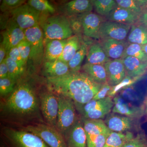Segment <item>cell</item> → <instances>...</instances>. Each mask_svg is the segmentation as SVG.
<instances>
[{
	"mask_svg": "<svg viewBox=\"0 0 147 147\" xmlns=\"http://www.w3.org/2000/svg\"><path fill=\"white\" fill-rule=\"evenodd\" d=\"M135 120L113 113L106 116L104 122L111 131L123 133L129 131L133 128Z\"/></svg>",
	"mask_w": 147,
	"mask_h": 147,
	"instance_id": "9a60e30c",
	"label": "cell"
},
{
	"mask_svg": "<svg viewBox=\"0 0 147 147\" xmlns=\"http://www.w3.org/2000/svg\"><path fill=\"white\" fill-rule=\"evenodd\" d=\"M20 55L23 62L26 66L28 62V60L30 59L31 52V47L30 44L26 40H23L20 42L17 46Z\"/></svg>",
	"mask_w": 147,
	"mask_h": 147,
	"instance_id": "60d3db41",
	"label": "cell"
},
{
	"mask_svg": "<svg viewBox=\"0 0 147 147\" xmlns=\"http://www.w3.org/2000/svg\"><path fill=\"white\" fill-rule=\"evenodd\" d=\"M142 47L144 52L147 55V44L146 45H142Z\"/></svg>",
	"mask_w": 147,
	"mask_h": 147,
	"instance_id": "681fc988",
	"label": "cell"
},
{
	"mask_svg": "<svg viewBox=\"0 0 147 147\" xmlns=\"http://www.w3.org/2000/svg\"><path fill=\"white\" fill-rule=\"evenodd\" d=\"M131 25L112 21H104L99 30V38L101 40L113 39L125 40Z\"/></svg>",
	"mask_w": 147,
	"mask_h": 147,
	"instance_id": "ba28073f",
	"label": "cell"
},
{
	"mask_svg": "<svg viewBox=\"0 0 147 147\" xmlns=\"http://www.w3.org/2000/svg\"><path fill=\"white\" fill-rule=\"evenodd\" d=\"M139 24H142L147 28V11H145L140 16Z\"/></svg>",
	"mask_w": 147,
	"mask_h": 147,
	"instance_id": "c3c4849f",
	"label": "cell"
},
{
	"mask_svg": "<svg viewBox=\"0 0 147 147\" xmlns=\"http://www.w3.org/2000/svg\"><path fill=\"white\" fill-rule=\"evenodd\" d=\"M7 56L9 57L11 59L16 62L19 66L23 68H25V65L22 60L21 55L17 46L11 48L7 52Z\"/></svg>",
	"mask_w": 147,
	"mask_h": 147,
	"instance_id": "7bdbcfd3",
	"label": "cell"
},
{
	"mask_svg": "<svg viewBox=\"0 0 147 147\" xmlns=\"http://www.w3.org/2000/svg\"><path fill=\"white\" fill-rule=\"evenodd\" d=\"M112 87L108 83L103 84L100 90L94 96L92 99L98 100L104 99L108 96V92L111 90Z\"/></svg>",
	"mask_w": 147,
	"mask_h": 147,
	"instance_id": "f6af8a7d",
	"label": "cell"
},
{
	"mask_svg": "<svg viewBox=\"0 0 147 147\" xmlns=\"http://www.w3.org/2000/svg\"><path fill=\"white\" fill-rule=\"evenodd\" d=\"M16 81L10 77L0 78V93L1 96H5L12 93L15 89Z\"/></svg>",
	"mask_w": 147,
	"mask_h": 147,
	"instance_id": "f35d334b",
	"label": "cell"
},
{
	"mask_svg": "<svg viewBox=\"0 0 147 147\" xmlns=\"http://www.w3.org/2000/svg\"><path fill=\"white\" fill-rule=\"evenodd\" d=\"M25 129V131L31 132L41 138L49 147H67L62 134L56 128L48 125H30Z\"/></svg>",
	"mask_w": 147,
	"mask_h": 147,
	"instance_id": "8992f818",
	"label": "cell"
},
{
	"mask_svg": "<svg viewBox=\"0 0 147 147\" xmlns=\"http://www.w3.org/2000/svg\"><path fill=\"white\" fill-rule=\"evenodd\" d=\"M83 42L81 41L79 37L75 34L67 39L62 54L59 59L68 63L80 49Z\"/></svg>",
	"mask_w": 147,
	"mask_h": 147,
	"instance_id": "d4e9b609",
	"label": "cell"
},
{
	"mask_svg": "<svg viewBox=\"0 0 147 147\" xmlns=\"http://www.w3.org/2000/svg\"><path fill=\"white\" fill-rule=\"evenodd\" d=\"M147 145V141L144 135L139 134L128 140L123 147H146Z\"/></svg>",
	"mask_w": 147,
	"mask_h": 147,
	"instance_id": "b9f144b4",
	"label": "cell"
},
{
	"mask_svg": "<svg viewBox=\"0 0 147 147\" xmlns=\"http://www.w3.org/2000/svg\"><path fill=\"white\" fill-rule=\"evenodd\" d=\"M26 1L24 0H3L0 6V9L2 12H10L26 3Z\"/></svg>",
	"mask_w": 147,
	"mask_h": 147,
	"instance_id": "ab89813d",
	"label": "cell"
},
{
	"mask_svg": "<svg viewBox=\"0 0 147 147\" xmlns=\"http://www.w3.org/2000/svg\"><path fill=\"white\" fill-rule=\"evenodd\" d=\"M82 68L84 72L98 84L103 85L107 83V74L104 65L86 63Z\"/></svg>",
	"mask_w": 147,
	"mask_h": 147,
	"instance_id": "cb8c5ba5",
	"label": "cell"
},
{
	"mask_svg": "<svg viewBox=\"0 0 147 147\" xmlns=\"http://www.w3.org/2000/svg\"><path fill=\"white\" fill-rule=\"evenodd\" d=\"M146 147H147V146H146Z\"/></svg>",
	"mask_w": 147,
	"mask_h": 147,
	"instance_id": "db71d44e",
	"label": "cell"
},
{
	"mask_svg": "<svg viewBox=\"0 0 147 147\" xmlns=\"http://www.w3.org/2000/svg\"><path fill=\"white\" fill-rule=\"evenodd\" d=\"M127 42L140 45L147 44V28L142 24L131 25L127 37Z\"/></svg>",
	"mask_w": 147,
	"mask_h": 147,
	"instance_id": "4316f807",
	"label": "cell"
},
{
	"mask_svg": "<svg viewBox=\"0 0 147 147\" xmlns=\"http://www.w3.org/2000/svg\"><path fill=\"white\" fill-rule=\"evenodd\" d=\"M146 84H147V76L146 77Z\"/></svg>",
	"mask_w": 147,
	"mask_h": 147,
	"instance_id": "f5cc1de1",
	"label": "cell"
},
{
	"mask_svg": "<svg viewBox=\"0 0 147 147\" xmlns=\"http://www.w3.org/2000/svg\"><path fill=\"white\" fill-rule=\"evenodd\" d=\"M5 61L8 67L9 77L17 81L24 74L25 68L19 66L7 56H6Z\"/></svg>",
	"mask_w": 147,
	"mask_h": 147,
	"instance_id": "e575fe53",
	"label": "cell"
},
{
	"mask_svg": "<svg viewBox=\"0 0 147 147\" xmlns=\"http://www.w3.org/2000/svg\"><path fill=\"white\" fill-rule=\"evenodd\" d=\"M104 65L107 74V83L111 86L119 84L127 75L122 59L110 61Z\"/></svg>",
	"mask_w": 147,
	"mask_h": 147,
	"instance_id": "5bb4252c",
	"label": "cell"
},
{
	"mask_svg": "<svg viewBox=\"0 0 147 147\" xmlns=\"http://www.w3.org/2000/svg\"><path fill=\"white\" fill-rule=\"evenodd\" d=\"M95 10L100 16L106 17L117 6L113 0H94L92 1Z\"/></svg>",
	"mask_w": 147,
	"mask_h": 147,
	"instance_id": "4dcf8cb0",
	"label": "cell"
},
{
	"mask_svg": "<svg viewBox=\"0 0 147 147\" xmlns=\"http://www.w3.org/2000/svg\"><path fill=\"white\" fill-rule=\"evenodd\" d=\"M44 69L47 77L58 78L65 76L70 73L68 63L60 60L45 61Z\"/></svg>",
	"mask_w": 147,
	"mask_h": 147,
	"instance_id": "44dd1931",
	"label": "cell"
},
{
	"mask_svg": "<svg viewBox=\"0 0 147 147\" xmlns=\"http://www.w3.org/2000/svg\"><path fill=\"white\" fill-rule=\"evenodd\" d=\"M6 106L11 112L19 115L34 112L37 108L38 100L32 87L27 82L19 84L7 99Z\"/></svg>",
	"mask_w": 147,
	"mask_h": 147,
	"instance_id": "7a4b0ae2",
	"label": "cell"
},
{
	"mask_svg": "<svg viewBox=\"0 0 147 147\" xmlns=\"http://www.w3.org/2000/svg\"><path fill=\"white\" fill-rule=\"evenodd\" d=\"M47 81L52 90L73 100L76 109L92 99L102 86L86 73L80 71L70 72L58 78L47 77Z\"/></svg>",
	"mask_w": 147,
	"mask_h": 147,
	"instance_id": "6da1fadb",
	"label": "cell"
},
{
	"mask_svg": "<svg viewBox=\"0 0 147 147\" xmlns=\"http://www.w3.org/2000/svg\"><path fill=\"white\" fill-rule=\"evenodd\" d=\"M44 43L53 40H65L73 35L69 20L65 15H54L40 20Z\"/></svg>",
	"mask_w": 147,
	"mask_h": 147,
	"instance_id": "3957f363",
	"label": "cell"
},
{
	"mask_svg": "<svg viewBox=\"0 0 147 147\" xmlns=\"http://www.w3.org/2000/svg\"><path fill=\"white\" fill-rule=\"evenodd\" d=\"M147 11V1L146 3V5H145L144 11Z\"/></svg>",
	"mask_w": 147,
	"mask_h": 147,
	"instance_id": "816d5d0a",
	"label": "cell"
},
{
	"mask_svg": "<svg viewBox=\"0 0 147 147\" xmlns=\"http://www.w3.org/2000/svg\"><path fill=\"white\" fill-rule=\"evenodd\" d=\"M27 3L41 14H53L56 11L55 7L47 0H29Z\"/></svg>",
	"mask_w": 147,
	"mask_h": 147,
	"instance_id": "836d02e7",
	"label": "cell"
},
{
	"mask_svg": "<svg viewBox=\"0 0 147 147\" xmlns=\"http://www.w3.org/2000/svg\"><path fill=\"white\" fill-rule=\"evenodd\" d=\"M11 18L22 30L40 25L41 13L27 3L10 11Z\"/></svg>",
	"mask_w": 147,
	"mask_h": 147,
	"instance_id": "52a82bcc",
	"label": "cell"
},
{
	"mask_svg": "<svg viewBox=\"0 0 147 147\" xmlns=\"http://www.w3.org/2000/svg\"><path fill=\"white\" fill-rule=\"evenodd\" d=\"M9 136L16 147H49L41 138L29 131L11 130Z\"/></svg>",
	"mask_w": 147,
	"mask_h": 147,
	"instance_id": "4fadbf2b",
	"label": "cell"
},
{
	"mask_svg": "<svg viewBox=\"0 0 147 147\" xmlns=\"http://www.w3.org/2000/svg\"><path fill=\"white\" fill-rule=\"evenodd\" d=\"M113 101L114 105L112 109L113 113L136 120L141 118L145 114L144 107L137 106L127 102L120 95L115 96Z\"/></svg>",
	"mask_w": 147,
	"mask_h": 147,
	"instance_id": "8fae6325",
	"label": "cell"
},
{
	"mask_svg": "<svg viewBox=\"0 0 147 147\" xmlns=\"http://www.w3.org/2000/svg\"><path fill=\"white\" fill-rule=\"evenodd\" d=\"M140 16L131 11L117 5L110 14L105 17L108 21L131 26L138 23Z\"/></svg>",
	"mask_w": 147,
	"mask_h": 147,
	"instance_id": "ac0fdd59",
	"label": "cell"
},
{
	"mask_svg": "<svg viewBox=\"0 0 147 147\" xmlns=\"http://www.w3.org/2000/svg\"><path fill=\"white\" fill-rule=\"evenodd\" d=\"M112 131L96 136H87L88 147H104L108 135Z\"/></svg>",
	"mask_w": 147,
	"mask_h": 147,
	"instance_id": "8d00e7d4",
	"label": "cell"
},
{
	"mask_svg": "<svg viewBox=\"0 0 147 147\" xmlns=\"http://www.w3.org/2000/svg\"><path fill=\"white\" fill-rule=\"evenodd\" d=\"M8 76V67L5 60L1 63H0V78H5Z\"/></svg>",
	"mask_w": 147,
	"mask_h": 147,
	"instance_id": "bcb514c9",
	"label": "cell"
},
{
	"mask_svg": "<svg viewBox=\"0 0 147 147\" xmlns=\"http://www.w3.org/2000/svg\"><path fill=\"white\" fill-rule=\"evenodd\" d=\"M93 9V5L92 1L73 0L65 3L63 9L65 14L70 17L92 12Z\"/></svg>",
	"mask_w": 147,
	"mask_h": 147,
	"instance_id": "d6986e66",
	"label": "cell"
},
{
	"mask_svg": "<svg viewBox=\"0 0 147 147\" xmlns=\"http://www.w3.org/2000/svg\"><path fill=\"white\" fill-rule=\"evenodd\" d=\"M67 147H88L83 121L78 120L65 136Z\"/></svg>",
	"mask_w": 147,
	"mask_h": 147,
	"instance_id": "2e32d148",
	"label": "cell"
},
{
	"mask_svg": "<svg viewBox=\"0 0 147 147\" xmlns=\"http://www.w3.org/2000/svg\"><path fill=\"white\" fill-rule=\"evenodd\" d=\"M59 100L57 128L65 137L78 120L76 114V108L73 100L63 96L59 95Z\"/></svg>",
	"mask_w": 147,
	"mask_h": 147,
	"instance_id": "277c9868",
	"label": "cell"
},
{
	"mask_svg": "<svg viewBox=\"0 0 147 147\" xmlns=\"http://www.w3.org/2000/svg\"><path fill=\"white\" fill-rule=\"evenodd\" d=\"M137 80V79H134L128 75H126L125 78L119 84L112 87L108 92V96L112 98L115 97L117 94L120 92L122 90L127 87L131 86Z\"/></svg>",
	"mask_w": 147,
	"mask_h": 147,
	"instance_id": "d590c367",
	"label": "cell"
},
{
	"mask_svg": "<svg viewBox=\"0 0 147 147\" xmlns=\"http://www.w3.org/2000/svg\"><path fill=\"white\" fill-rule=\"evenodd\" d=\"M69 18H71V20L69 19V20L73 32L79 37V34L82 32H83L82 22L79 16H71Z\"/></svg>",
	"mask_w": 147,
	"mask_h": 147,
	"instance_id": "ee69618b",
	"label": "cell"
},
{
	"mask_svg": "<svg viewBox=\"0 0 147 147\" xmlns=\"http://www.w3.org/2000/svg\"><path fill=\"white\" fill-rule=\"evenodd\" d=\"M127 75L138 79L146 72L147 63L143 62L137 58L127 57L122 59Z\"/></svg>",
	"mask_w": 147,
	"mask_h": 147,
	"instance_id": "ffe728a7",
	"label": "cell"
},
{
	"mask_svg": "<svg viewBox=\"0 0 147 147\" xmlns=\"http://www.w3.org/2000/svg\"><path fill=\"white\" fill-rule=\"evenodd\" d=\"M26 39L30 44V59L34 64L39 65L44 59L45 43L42 29L40 25L24 30Z\"/></svg>",
	"mask_w": 147,
	"mask_h": 147,
	"instance_id": "5b68a950",
	"label": "cell"
},
{
	"mask_svg": "<svg viewBox=\"0 0 147 147\" xmlns=\"http://www.w3.org/2000/svg\"><path fill=\"white\" fill-rule=\"evenodd\" d=\"M145 114L146 115L147 120V102H146V109L145 110Z\"/></svg>",
	"mask_w": 147,
	"mask_h": 147,
	"instance_id": "f907efd6",
	"label": "cell"
},
{
	"mask_svg": "<svg viewBox=\"0 0 147 147\" xmlns=\"http://www.w3.org/2000/svg\"><path fill=\"white\" fill-rule=\"evenodd\" d=\"M87 136H96L111 131L101 119H82Z\"/></svg>",
	"mask_w": 147,
	"mask_h": 147,
	"instance_id": "484cf974",
	"label": "cell"
},
{
	"mask_svg": "<svg viewBox=\"0 0 147 147\" xmlns=\"http://www.w3.org/2000/svg\"><path fill=\"white\" fill-rule=\"evenodd\" d=\"M133 137V134L129 131L124 133L111 131L104 147H123L125 144Z\"/></svg>",
	"mask_w": 147,
	"mask_h": 147,
	"instance_id": "f1b7e54d",
	"label": "cell"
},
{
	"mask_svg": "<svg viewBox=\"0 0 147 147\" xmlns=\"http://www.w3.org/2000/svg\"><path fill=\"white\" fill-rule=\"evenodd\" d=\"M86 63L91 64L104 65L111 59L106 55L101 44L98 42L92 44L87 52Z\"/></svg>",
	"mask_w": 147,
	"mask_h": 147,
	"instance_id": "603a6c76",
	"label": "cell"
},
{
	"mask_svg": "<svg viewBox=\"0 0 147 147\" xmlns=\"http://www.w3.org/2000/svg\"><path fill=\"white\" fill-rule=\"evenodd\" d=\"M115 1L118 6L129 9L140 16L144 11L147 1L117 0Z\"/></svg>",
	"mask_w": 147,
	"mask_h": 147,
	"instance_id": "1f68e13d",
	"label": "cell"
},
{
	"mask_svg": "<svg viewBox=\"0 0 147 147\" xmlns=\"http://www.w3.org/2000/svg\"><path fill=\"white\" fill-rule=\"evenodd\" d=\"M120 96L127 102L134 104L140 100L139 93L134 88L131 86L127 87L120 92Z\"/></svg>",
	"mask_w": 147,
	"mask_h": 147,
	"instance_id": "74e56055",
	"label": "cell"
},
{
	"mask_svg": "<svg viewBox=\"0 0 147 147\" xmlns=\"http://www.w3.org/2000/svg\"><path fill=\"white\" fill-rule=\"evenodd\" d=\"M82 22L83 33L88 37L99 39V32L103 18L92 12H87L78 15Z\"/></svg>",
	"mask_w": 147,
	"mask_h": 147,
	"instance_id": "7c38bea8",
	"label": "cell"
},
{
	"mask_svg": "<svg viewBox=\"0 0 147 147\" xmlns=\"http://www.w3.org/2000/svg\"><path fill=\"white\" fill-rule=\"evenodd\" d=\"M40 107L42 115L48 125L57 127L59 100L58 96L51 92H45L40 97Z\"/></svg>",
	"mask_w": 147,
	"mask_h": 147,
	"instance_id": "9c48e42d",
	"label": "cell"
},
{
	"mask_svg": "<svg viewBox=\"0 0 147 147\" xmlns=\"http://www.w3.org/2000/svg\"><path fill=\"white\" fill-rule=\"evenodd\" d=\"M2 35L3 40L1 43L4 45L7 52L26 40L24 30L18 26L11 18L7 24Z\"/></svg>",
	"mask_w": 147,
	"mask_h": 147,
	"instance_id": "30bf717a",
	"label": "cell"
},
{
	"mask_svg": "<svg viewBox=\"0 0 147 147\" xmlns=\"http://www.w3.org/2000/svg\"><path fill=\"white\" fill-rule=\"evenodd\" d=\"M7 54V50L4 45L1 42L0 45V63L5 60Z\"/></svg>",
	"mask_w": 147,
	"mask_h": 147,
	"instance_id": "7dc6e473",
	"label": "cell"
},
{
	"mask_svg": "<svg viewBox=\"0 0 147 147\" xmlns=\"http://www.w3.org/2000/svg\"><path fill=\"white\" fill-rule=\"evenodd\" d=\"M114 105L113 98L108 97V100L102 105L82 116V119H102L110 114Z\"/></svg>",
	"mask_w": 147,
	"mask_h": 147,
	"instance_id": "83f0119b",
	"label": "cell"
},
{
	"mask_svg": "<svg viewBox=\"0 0 147 147\" xmlns=\"http://www.w3.org/2000/svg\"><path fill=\"white\" fill-rule=\"evenodd\" d=\"M67 39L53 40L45 43L44 59L45 61L59 59L62 54Z\"/></svg>",
	"mask_w": 147,
	"mask_h": 147,
	"instance_id": "7402d4cb",
	"label": "cell"
},
{
	"mask_svg": "<svg viewBox=\"0 0 147 147\" xmlns=\"http://www.w3.org/2000/svg\"><path fill=\"white\" fill-rule=\"evenodd\" d=\"M128 56L137 58L143 62L147 63V55L142 49V45L129 43L121 59Z\"/></svg>",
	"mask_w": 147,
	"mask_h": 147,
	"instance_id": "d6a6232c",
	"label": "cell"
},
{
	"mask_svg": "<svg viewBox=\"0 0 147 147\" xmlns=\"http://www.w3.org/2000/svg\"><path fill=\"white\" fill-rule=\"evenodd\" d=\"M87 47L86 43L82 42L80 49L76 53L68 64L70 72H77L80 71L84 58L87 55Z\"/></svg>",
	"mask_w": 147,
	"mask_h": 147,
	"instance_id": "f546056e",
	"label": "cell"
},
{
	"mask_svg": "<svg viewBox=\"0 0 147 147\" xmlns=\"http://www.w3.org/2000/svg\"><path fill=\"white\" fill-rule=\"evenodd\" d=\"M100 43L108 57L113 60L121 59L129 44L127 40L113 39L102 40Z\"/></svg>",
	"mask_w": 147,
	"mask_h": 147,
	"instance_id": "e0dca14e",
	"label": "cell"
}]
</instances>
